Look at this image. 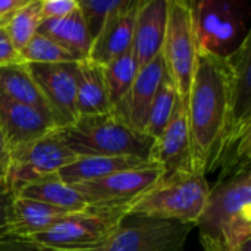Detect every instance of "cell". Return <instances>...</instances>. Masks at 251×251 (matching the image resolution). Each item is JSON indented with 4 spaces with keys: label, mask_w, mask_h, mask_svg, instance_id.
<instances>
[{
    "label": "cell",
    "mask_w": 251,
    "mask_h": 251,
    "mask_svg": "<svg viewBox=\"0 0 251 251\" xmlns=\"http://www.w3.org/2000/svg\"><path fill=\"white\" fill-rule=\"evenodd\" d=\"M187 121L193 169L206 176L219 169L232 129L231 69L225 57L197 53Z\"/></svg>",
    "instance_id": "1"
},
{
    "label": "cell",
    "mask_w": 251,
    "mask_h": 251,
    "mask_svg": "<svg viewBox=\"0 0 251 251\" xmlns=\"http://www.w3.org/2000/svg\"><path fill=\"white\" fill-rule=\"evenodd\" d=\"M196 228L204 251H229L251 238V168L210 188Z\"/></svg>",
    "instance_id": "2"
},
{
    "label": "cell",
    "mask_w": 251,
    "mask_h": 251,
    "mask_svg": "<svg viewBox=\"0 0 251 251\" xmlns=\"http://www.w3.org/2000/svg\"><path fill=\"white\" fill-rule=\"evenodd\" d=\"M57 135L63 144L78 157H135L150 162L154 140L138 132L112 112L99 116L78 118L66 128H57Z\"/></svg>",
    "instance_id": "3"
},
{
    "label": "cell",
    "mask_w": 251,
    "mask_h": 251,
    "mask_svg": "<svg viewBox=\"0 0 251 251\" xmlns=\"http://www.w3.org/2000/svg\"><path fill=\"white\" fill-rule=\"evenodd\" d=\"M209 194L210 185L204 175L196 172L175 174L163 176L129 207L128 213L197 225Z\"/></svg>",
    "instance_id": "4"
},
{
    "label": "cell",
    "mask_w": 251,
    "mask_h": 251,
    "mask_svg": "<svg viewBox=\"0 0 251 251\" xmlns=\"http://www.w3.org/2000/svg\"><path fill=\"white\" fill-rule=\"evenodd\" d=\"M197 53L199 49L193 25V0H169L162 59L165 74L174 84L185 113L197 65Z\"/></svg>",
    "instance_id": "5"
},
{
    "label": "cell",
    "mask_w": 251,
    "mask_h": 251,
    "mask_svg": "<svg viewBox=\"0 0 251 251\" xmlns=\"http://www.w3.org/2000/svg\"><path fill=\"white\" fill-rule=\"evenodd\" d=\"M125 215L126 207L88 206L69 213L49 231L31 238L56 250L97 251L109 241Z\"/></svg>",
    "instance_id": "6"
},
{
    "label": "cell",
    "mask_w": 251,
    "mask_h": 251,
    "mask_svg": "<svg viewBox=\"0 0 251 251\" xmlns=\"http://www.w3.org/2000/svg\"><path fill=\"white\" fill-rule=\"evenodd\" d=\"M193 224L128 213L97 251H184Z\"/></svg>",
    "instance_id": "7"
},
{
    "label": "cell",
    "mask_w": 251,
    "mask_h": 251,
    "mask_svg": "<svg viewBox=\"0 0 251 251\" xmlns=\"http://www.w3.org/2000/svg\"><path fill=\"white\" fill-rule=\"evenodd\" d=\"M193 25L199 51L225 57L243 43L244 10L234 0L193 1Z\"/></svg>",
    "instance_id": "8"
},
{
    "label": "cell",
    "mask_w": 251,
    "mask_h": 251,
    "mask_svg": "<svg viewBox=\"0 0 251 251\" xmlns=\"http://www.w3.org/2000/svg\"><path fill=\"white\" fill-rule=\"evenodd\" d=\"M162 166L146 162L131 169H125L101 179L75 184L76 191L84 197L88 206L97 207H129L149 193L162 178Z\"/></svg>",
    "instance_id": "9"
},
{
    "label": "cell",
    "mask_w": 251,
    "mask_h": 251,
    "mask_svg": "<svg viewBox=\"0 0 251 251\" xmlns=\"http://www.w3.org/2000/svg\"><path fill=\"white\" fill-rule=\"evenodd\" d=\"M53 119L54 128L76 122V62L26 63Z\"/></svg>",
    "instance_id": "10"
},
{
    "label": "cell",
    "mask_w": 251,
    "mask_h": 251,
    "mask_svg": "<svg viewBox=\"0 0 251 251\" xmlns=\"http://www.w3.org/2000/svg\"><path fill=\"white\" fill-rule=\"evenodd\" d=\"M76 159L78 156L63 144L56 129H53L10 162L7 176L16 190L26 182L57 175L60 169Z\"/></svg>",
    "instance_id": "11"
},
{
    "label": "cell",
    "mask_w": 251,
    "mask_h": 251,
    "mask_svg": "<svg viewBox=\"0 0 251 251\" xmlns=\"http://www.w3.org/2000/svg\"><path fill=\"white\" fill-rule=\"evenodd\" d=\"M53 129V124L35 109L0 96V131L10 162Z\"/></svg>",
    "instance_id": "12"
},
{
    "label": "cell",
    "mask_w": 251,
    "mask_h": 251,
    "mask_svg": "<svg viewBox=\"0 0 251 251\" xmlns=\"http://www.w3.org/2000/svg\"><path fill=\"white\" fill-rule=\"evenodd\" d=\"M150 162L162 166L165 176L194 172L188 121L179 99L176 100L175 110L166 128L153 143Z\"/></svg>",
    "instance_id": "13"
},
{
    "label": "cell",
    "mask_w": 251,
    "mask_h": 251,
    "mask_svg": "<svg viewBox=\"0 0 251 251\" xmlns=\"http://www.w3.org/2000/svg\"><path fill=\"white\" fill-rule=\"evenodd\" d=\"M163 75L165 65L160 53L149 65L138 69L132 85L112 109V113L129 128L144 134L149 109Z\"/></svg>",
    "instance_id": "14"
},
{
    "label": "cell",
    "mask_w": 251,
    "mask_h": 251,
    "mask_svg": "<svg viewBox=\"0 0 251 251\" xmlns=\"http://www.w3.org/2000/svg\"><path fill=\"white\" fill-rule=\"evenodd\" d=\"M138 4L140 0H125V3L110 15L97 37L93 40L87 59L106 66L131 49Z\"/></svg>",
    "instance_id": "15"
},
{
    "label": "cell",
    "mask_w": 251,
    "mask_h": 251,
    "mask_svg": "<svg viewBox=\"0 0 251 251\" xmlns=\"http://www.w3.org/2000/svg\"><path fill=\"white\" fill-rule=\"evenodd\" d=\"M169 0H140L134 37L132 51L138 69L149 65L162 53Z\"/></svg>",
    "instance_id": "16"
},
{
    "label": "cell",
    "mask_w": 251,
    "mask_h": 251,
    "mask_svg": "<svg viewBox=\"0 0 251 251\" xmlns=\"http://www.w3.org/2000/svg\"><path fill=\"white\" fill-rule=\"evenodd\" d=\"M75 106L78 118L99 116L112 112L104 81V69L101 65L90 59L76 62Z\"/></svg>",
    "instance_id": "17"
},
{
    "label": "cell",
    "mask_w": 251,
    "mask_h": 251,
    "mask_svg": "<svg viewBox=\"0 0 251 251\" xmlns=\"http://www.w3.org/2000/svg\"><path fill=\"white\" fill-rule=\"evenodd\" d=\"M0 96L35 109L49 122L53 124L49 106L38 85L35 84L26 63L19 62L0 66Z\"/></svg>",
    "instance_id": "18"
},
{
    "label": "cell",
    "mask_w": 251,
    "mask_h": 251,
    "mask_svg": "<svg viewBox=\"0 0 251 251\" xmlns=\"http://www.w3.org/2000/svg\"><path fill=\"white\" fill-rule=\"evenodd\" d=\"M37 34L57 43L78 60H84L90 54L93 41L79 9L65 18L43 19Z\"/></svg>",
    "instance_id": "19"
},
{
    "label": "cell",
    "mask_w": 251,
    "mask_h": 251,
    "mask_svg": "<svg viewBox=\"0 0 251 251\" xmlns=\"http://www.w3.org/2000/svg\"><path fill=\"white\" fill-rule=\"evenodd\" d=\"M16 197L40 201L66 212H79L88 207V203L74 185H68L57 175L26 182L15 190Z\"/></svg>",
    "instance_id": "20"
},
{
    "label": "cell",
    "mask_w": 251,
    "mask_h": 251,
    "mask_svg": "<svg viewBox=\"0 0 251 251\" xmlns=\"http://www.w3.org/2000/svg\"><path fill=\"white\" fill-rule=\"evenodd\" d=\"M69 213L71 212L40 201L16 197L13 201L10 235L28 238L40 235L53 228Z\"/></svg>",
    "instance_id": "21"
},
{
    "label": "cell",
    "mask_w": 251,
    "mask_h": 251,
    "mask_svg": "<svg viewBox=\"0 0 251 251\" xmlns=\"http://www.w3.org/2000/svg\"><path fill=\"white\" fill-rule=\"evenodd\" d=\"M146 163L144 160L135 157H106V156H90L78 157L75 162L69 163L57 172L60 181L68 185L90 182L101 179L107 175L135 168Z\"/></svg>",
    "instance_id": "22"
},
{
    "label": "cell",
    "mask_w": 251,
    "mask_h": 251,
    "mask_svg": "<svg viewBox=\"0 0 251 251\" xmlns=\"http://www.w3.org/2000/svg\"><path fill=\"white\" fill-rule=\"evenodd\" d=\"M103 69H104V81H106L109 101L113 109L119 103V100L126 94L138 72V65L132 47L128 49L121 56H118L109 65L103 66Z\"/></svg>",
    "instance_id": "23"
},
{
    "label": "cell",
    "mask_w": 251,
    "mask_h": 251,
    "mask_svg": "<svg viewBox=\"0 0 251 251\" xmlns=\"http://www.w3.org/2000/svg\"><path fill=\"white\" fill-rule=\"evenodd\" d=\"M176 100H178L176 90L171 82V79L168 78V75L165 74L149 109L147 122L144 126V134L147 137H150L151 140L159 138V135L163 132L168 122L172 118Z\"/></svg>",
    "instance_id": "24"
},
{
    "label": "cell",
    "mask_w": 251,
    "mask_h": 251,
    "mask_svg": "<svg viewBox=\"0 0 251 251\" xmlns=\"http://www.w3.org/2000/svg\"><path fill=\"white\" fill-rule=\"evenodd\" d=\"M43 21L41 0H28L18 9L4 26L13 49L19 53L37 34Z\"/></svg>",
    "instance_id": "25"
},
{
    "label": "cell",
    "mask_w": 251,
    "mask_h": 251,
    "mask_svg": "<svg viewBox=\"0 0 251 251\" xmlns=\"http://www.w3.org/2000/svg\"><path fill=\"white\" fill-rule=\"evenodd\" d=\"M24 63H66L78 62V59L66 49L51 41L50 38L35 34L31 41L19 51Z\"/></svg>",
    "instance_id": "26"
},
{
    "label": "cell",
    "mask_w": 251,
    "mask_h": 251,
    "mask_svg": "<svg viewBox=\"0 0 251 251\" xmlns=\"http://www.w3.org/2000/svg\"><path fill=\"white\" fill-rule=\"evenodd\" d=\"M124 3L125 0H78V9L84 18L91 41L97 37L110 15Z\"/></svg>",
    "instance_id": "27"
},
{
    "label": "cell",
    "mask_w": 251,
    "mask_h": 251,
    "mask_svg": "<svg viewBox=\"0 0 251 251\" xmlns=\"http://www.w3.org/2000/svg\"><path fill=\"white\" fill-rule=\"evenodd\" d=\"M15 199L16 193L9 176H0V237L10 234Z\"/></svg>",
    "instance_id": "28"
},
{
    "label": "cell",
    "mask_w": 251,
    "mask_h": 251,
    "mask_svg": "<svg viewBox=\"0 0 251 251\" xmlns=\"http://www.w3.org/2000/svg\"><path fill=\"white\" fill-rule=\"evenodd\" d=\"M0 251H62L50 249L44 244H40L28 237L18 235H1L0 237Z\"/></svg>",
    "instance_id": "29"
},
{
    "label": "cell",
    "mask_w": 251,
    "mask_h": 251,
    "mask_svg": "<svg viewBox=\"0 0 251 251\" xmlns=\"http://www.w3.org/2000/svg\"><path fill=\"white\" fill-rule=\"evenodd\" d=\"M78 9V0H41L43 19H59Z\"/></svg>",
    "instance_id": "30"
},
{
    "label": "cell",
    "mask_w": 251,
    "mask_h": 251,
    "mask_svg": "<svg viewBox=\"0 0 251 251\" xmlns=\"http://www.w3.org/2000/svg\"><path fill=\"white\" fill-rule=\"evenodd\" d=\"M22 62L19 53L13 49L9 35L4 28H0V66Z\"/></svg>",
    "instance_id": "31"
},
{
    "label": "cell",
    "mask_w": 251,
    "mask_h": 251,
    "mask_svg": "<svg viewBox=\"0 0 251 251\" xmlns=\"http://www.w3.org/2000/svg\"><path fill=\"white\" fill-rule=\"evenodd\" d=\"M28 0H0V28H4L13 13L21 9Z\"/></svg>",
    "instance_id": "32"
},
{
    "label": "cell",
    "mask_w": 251,
    "mask_h": 251,
    "mask_svg": "<svg viewBox=\"0 0 251 251\" xmlns=\"http://www.w3.org/2000/svg\"><path fill=\"white\" fill-rule=\"evenodd\" d=\"M10 168V154L0 131V176H7Z\"/></svg>",
    "instance_id": "33"
},
{
    "label": "cell",
    "mask_w": 251,
    "mask_h": 251,
    "mask_svg": "<svg viewBox=\"0 0 251 251\" xmlns=\"http://www.w3.org/2000/svg\"><path fill=\"white\" fill-rule=\"evenodd\" d=\"M229 251H251V238L240 243L238 246H235L234 249H231Z\"/></svg>",
    "instance_id": "34"
}]
</instances>
